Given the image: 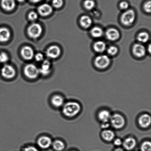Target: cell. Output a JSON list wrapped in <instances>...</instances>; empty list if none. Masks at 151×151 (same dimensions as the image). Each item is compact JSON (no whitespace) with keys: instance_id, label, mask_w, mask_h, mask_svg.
I'll return each instance as SVG.
<instances>
[{"instance_id":"obj_1","label":"cell","mask_w":151,"mask_h":151,"mask_svg":"<svg viewBox=\"0 0 151 151\" xmlns=\"http://www.w3.org/2000/svg\"><path fill=\"white\" fill-rule=\"evenodd\" d=\"M81 109L79 104L75 102H69L63 106V112L66 116L72 117L78 114Z\"/></svg>"},{"instance_id":"obj_2","label":"cell","mask_w":151,"mask_h":151,"mask_svg":"<svg viewBox=\"0 0 151 151\" xmlns=\"http://www.w3.org/2000/svg\"><path fill=\"white\" fill-rule=\"evenodd\" d=\"M135 12L132 9L126 10L121 16V23L124 26H130L134 23L135 20Z\"/></svg>"},{"instance_id":"obj_3","label":"cell","mask_w":151,"mask_h":151,"mask_svg":"<svg viewBox=\"0 0 151 151\" xmlns=\"http://www.w3.org/2000/svg\"><path fill=\"white\" fill-rule=\"evenodd\" d=\"M42 27L39 24L35 23L31 24L27 29V34L30 38L33 39L39 37L42 33Z\"/></svg>"},{"instance_id":"obj_4","label":"cell","mask_w":151,"mask_h":151,"mask_svg":"<svg viewBox=\"0 0 151 151\" xmlns=\"http://www.w3.org/2000/svg\"><path fill=\"white\" fill-rule=\"evenodd\" d=\"M24 75L30 79H35L39 75V69L35 65L29 64L25 66L24 68Z\"/></svg>"},{"instance_id":"obj_5","label":"cell","mask_w":151,"mask_h":151,"mask_svg":"<svg viewBox=\"0 0 151 151\" xmlns=\"http://www.w3.org/2000/svg\"><path fill=\"white\" fill-rule=\"evenodd\" d=\"M110 59L106 55H100L96 57L94 60L96 66L99 69H105L110 63Z\"/></svg>"},{"instance_id":"obj_6","label":"cell","mask_w":151,"mask_h":151,"mask_svg":"<svg viewBox=\"0 0 151 151\" xmlns=\"http://www.w3.org/2000/svg\"><path fill=\"white\" fill-rule=\"evenodd\" d=\"M110 120L112 126L116 129L122 128L125 124V120L123 116L119 114H115L111 116Z\"/></svg>"},{"instance_id":"obj_7","label":"cell","mask_w":151,"mask_h":151,"mask_svg":"<svg viewBox=\"0 0 151 151\" xmlns=\"http://www.w3.org/2000/svg\"><path fill=\"white\" fill-rule=\"evenodd\" d=\"M1 72L2 76L7 79L13 78L16 75V71L14 68L8 65H6L2 68Z\"/></svg>"},{"instance_id":"obj_8","label":"cell","mask_w":151,"mask_h":151,"mask_svg":"<svg viewBox=\"0 0 151 151\" xmlns=\"http://www.w3.org/2000/svg\"><path fill=\"white\" fill-rule=\"evenodd\" d=\"M61 50L59 47L55 45L49 47L46 51L47 57L52 59H55L60 55Z\"/></svg>"},{"instance_id":"obj_9","label":"cell","mask_w":151,"mask_h":151,"mask_svg":"<svg viewBox=\"0 0 151 151\" xmlns=\"http://www.w3.org/2000/svg\"><path fill=\"white\" fill-rule=\"evenodd\" d=\"M133 54L136 57L141 58L145 55L146 48L142 44H136L133 46L132 48Z\"/></svg>"},{"instance_id":"obj_10","label":"cell","mask_w":151,"mask_h":151,"mask_svg":"<svg viewBox=\"0 0 151 151\" xmlns=\"http://www.w3.org/2000/svg\"><path fill=\"white\" fill-rule=\"evenodd\" d=\"M106 38L109 41H114L119 39L120 34L117 29L111 28L106 31Z\"/></svg>"},{"instance_id":"obj_11","label":"cell","mask_w":151,"mask_h":151,"mask_svg":"<svg viewBox=\"0 0 151 151\" xmlns=\"http://www.w3.org/2000/svg\"><path fill=\"white\" fill-rule=\"evenodd\" d=\"M21 54L25 60H32L34 57V52L31 47L25 46L22 48Z\"/></svg>"},{"instance_id":"obj_12","label":"cell","mask_w":151,"mask_h":151,"mask_svg":"<svg viewBox=\"0 0 151 151\" xmlns=\"http://www.w3.org/2000/svg\"><path fill=\"white\" fill-rule=\"evenodd\" d=\"M38 11L41 15L45 16L51 14L53 11V9L51 6L45 4L40 6L38 9Z\"/></svg>"},{"instance_id":"obj_13","label":"cell","mask_w":151,"mask_h":151,"mask_svg":"<svg viewBox=\"0 0 151 151\" xmlns=\"http://www.w3.org/2000/svg\"><path fill=\"white\" fill-rule=\"evenodd\" d=\"M38 146L42 149H47L52 144L51 139L46 136L41 137L38 139L37 142Z\"/></svg>"},{"instance_id":"obj_14","label":"cell","mask_w":151,"mask_h":151,"mask_svg":"<svg viewBox=\"0 0 151 151\" xmlns=\"http://www.w3.org/2000/svg\"><path fill=\"white\" fill-rule=\"evenodd\" d=\"M151 122V117L147 114L141 115L139 119V123L140 126L143 128H146L150 125Z\"/></svg>"},{"instance_id":"obj_15","label":"cell","mask_w":151,"mask_h":151,"mask_svg":"<svg viewBox=\"0 0 151 151\" xmlns=\"http://www.w3.org/2000/svg\"><path fill=\"white\" fill-rule=\"evenodd\" d=\"M1 7L6 11H11L15 8L16 6L14 0H1Z\"/></svg>"},{"instance_id":"obj_16","label":"cell","mask_w":151,"mask_h":151,"mask_svg":"<svg viewBox=\"0 0 151 151\" xmlns=\"http://www.w3.org/2000/svg\"><path fill=\"white\" fill-rule=\"evenodd\" d=\"M51 63L49 60H44L39 69V73L44 76L48 75L51 72Z\"/></svg>"},{"instance_id":"obj_17","label":"cell","mask_w":151,"mask_h":151,"mask_svg":"<svg viewBox=\"0 0 151 151\" xmlns=\"http://www.w3.org/2000/svg\"><path fill=\"white\" fill-rule=\"evenodd\" d=\"M11 36L10 31L7 28H0V42H6L9 40Z\"/></svg>"},{"instance_id":"obj_18","label":"cell","mask_w":151,"mask_h":151,"mask_svg":"<svg viewBox=\"0 0 151 151\" xmlns=\"http://www.w3.org/2000/svg\"><path fill=\"white\" fill-rule=\"evenodd\" d=\"M136 141L133 137H129L124 140L123 145V146L127 150H131L135 147Z\"/></svg>"},{"instance_id":"obj_19","label":"cell","mask_w":151,"mask_h":151,"mask_svg":"<svg viewBox=\"0 0 151 151\" xmlns=\"http://www.w3.org/2000/svg\"><path fill=\"white\" fill-rule=\"evenodd\" d=\"M80 23L82 27L87 29L91 26L92 20L89 16L84 15L81 16L80 19Z\"/></svg>"},{"instance_id":"obj_20","label":"cell","mask_w":151,"mask_h":151,"mask_svg":"<svg viewBox=\"0 0 151 151\" xmlns=\"http://www.w3.org/2000/svg\"><path fill=\"white\" fill-rule=\"evenodd\" d=\"M95 51L98 53L104 52L106 49V45L103 41H99L95 43L93 45Z\"/></svg>"},{"instance_id":"obj_21","label":"cell","mask_w":151,"mask_h":151,"mask_svg":"<svg viewBox=\"0 0 151 151\" xmlns=\"http://www.w3.org/2000/svg\"><path fill=\"white\" fill-rule=\"evenodd\" d=\"M111 117L110 112L106 110L101 111L98 114L99 119L102 122H108L110 120Z\"/></svg>"},{"instance_id":"obj_22","label":"cell","mask_w":151,"mask_h":151,"mask_svg":"<svg viewBox=\"0 0 151 151\" xmlns=\"http://www.w3.org/2000/svg\"><path fill=\"white\" fill-rule=\"evenodd\" d=\"M102 137L106 141H111L114 138L115 134L110 130H106L102 132Z\"/></svg>"},{"instance_id":"obj_23","label":"cell","mask_w":151,"mask_h":151,"mask_svg":"<svg viewBox=\"0 0 151 151\" xmlns=\"http://www.w3.org/2000/svg\"><path fill=\"white\" fill-rule=\"evenodd\" d=\"M51 103L53 106L55 107H59L63 106L64 103V100L61 96L55 95L53 97L52 99Z\"/></svg>"},{"instance_id":"obj_24","label":"cell","mask_w":151,"mask_h":151,"mask_svg":"<svg viewBox=\"0 0 151 151\" xmlns=\"http://www.w3.org/2000/svg\"><path fill=\"white\" fill-rule=\"evenodd\" d=\"M92 36L95 38H99L102 36L103 34V29L99 27H93L90 31Z\"/></svg>"},{"instance_id":"obj_25","label":"cell","mask_w":151,"mask_h":151,"mask_svg":"<svg viewBox=\"0 0 151 151\" xmlns=\"http://www.w3.org/2000/svg\"><path fill=\"white\" fill-rule=\"evenodd\" d=\"M137 39L139 42L142 43L147 42L149 39V35L147 32H141L137 36Z\"/></svg>"},{"instance_id":"obj_26","label":"cell","mask_w":151,"mask_h":151,"mask_svg":"<svg viewBox=\"0 0 151 151\" xmlns=\"http://www.w3.org/2000/svg\"><path fill=\"white\" fill-rule=\"evenodd\" d=\"M53 147L55 150L57 151H61L64 149L65 147L64 143L60 140H56L53 144Z\"/></svg>"},{"instance_id":"obj_27","label":"cell","mask_w":151,"mask_h":151,"mask_svg":"<svg viewBox=\"0 0 151 151\" xmlns=\"http://www.w3.org/2000/svg\"><path fill=\"white\" fill-rule=\"evenodd\" d=\"M84 6L86 9L91 10L94 8L95 3L93 0H85L83 3Z\"/></svg>"},{"instance_id":"obj_28","label":"cell","mask_w":151,"mask_h":151,"mask_svg":"<svg viewBox=\"0 0 151 151\" xmlns=\"http://www.w3.org/2000/svg\"><path fill=\"white\" fill-rule=\"evenodd\" d=\"M142 151H151L150 142L146 141L143 143L141 146Z\"/></svg>"},{"instance_id":"obj_29","label":"cell","mask_w":151,"mask_h":151,"mask_svg":"<svg viewBox=\"0 0 151 151\" xmlns=\"http://www.w3.org/2000/svg\"><path fill=\"white\" fill-rule=\"evenodd\" d=\"M108 54L111 56L115 55L118 52V49L116 47L111 46L107 49Z\"/></svg>"},{"instance_id":"obj_30","label":"cell","mask_w":151,"mask_h":151,"mask_svg":"<svg viewBox=\"0 0 151 151\" xmlns=\"http://www.w3.org/2000/svg\"><path fill=\"white\" fill-rule=\"evenodd\" d=\"M8 60L9 57L7 54L4 52L0 53V63H5Z\"/></svg>"},{"instance_id":"obj_31","label":"cell","mask_w":151,"mask_h":151,"mask_svg":"<svg viewBox=\"0 0 151 151\" xmlns=\"http://www.w3.org/2000/svg\"><path fill=\"white\" fill-rule=\"evenodd\" d=\"M52 4L53 6L55 8H60L63 5V0H53Z\"/></svg>"},{"instance_id":"obj_32","label":"cell","mask_w":151,"mask_h":151,"mask_svg":"<svg viewBox=\"0 0 151 151\" xmlns=\"http://www.w3.org/2000/svg\"><path fill=\"white\" fill-rule=\"evenodd\" d=\"M38 15L35 12H31L28 15V18L29 20L34 21L38 19Z\"/></svg>"},{"instance_id":"obj_33","label":"cell","mask_w":151,"mask_h":151,"mask_svg":"<svg viewBox=\"0 0 151 151\" xmlns=\"http://www.w3.org/2000/svg\"><path fill=\"white\" fill-rule=\"evenodd\" d=\"M151 1H147L145 4H144V8L145 11L147 13H150L151 9Z\"/></svg>"},{"instance_id":"obj_34","label":"cell","mask_w":151,"mask_h":151,"mask_svg":"<svg viewBox=\"0 0 151 151\" xmlns=\"http://www.w3.org/2000/svg\"><path fill=\"white\" fill-rule=\"evenodd\" d=\"M129 5L127 1H123L119 4V7L121 9L126 10L128 8Z\"/></svg>"},{"instance_id":"obj_35","label":"cell","mask_w":151,"mask_h":151,"mask_svg":"<svg viewBox=\"0 0 151 151\" xmlns=\"http://www.w3.org/2000/svg\"><path fill=\"white\" fill-rule=\"evenodd\" d=\"M44 57L43 55L40 53H38L35 56V60L38 62L42 61L43 60Z\"/></svg>"},{"instance_id":"obj_36","label":"cell","mask_w":151,"mask_h":151,"mask_svg":"<svg viewBox=\"0 0 151 151\" xmlns=\"http://www.w3.org/2000/svg\"><path fill=\"white\" fill-rule=\"evenodd\" d=\"M24 151H38V150L36 148L32 146H29V147H26Z\"/></svg>"},{"instance_id":"obj_37","label":"cell","mask_w":151,"mask_h":151,"mask_svg":"<svg viewBox=\"0 0 151 151\" xmlns=\"http://www.w3.org/2000/svg\"><path fill=\"white\" fill-rule=\"evenodd\" d=\"M114 144H115V146H119L122 144V142L120 139L119 138L116 139L114 141Z\"/></svg>"},{"instance_id":"obj_38","label":"cell","mask_w":151,"mask_h":151,"mask_svg":"<svg viewBox=\"0 0 151 151\" xmlns=\"http://www.w3.org/2000/svg\"><path fill=\"white\" fill-rule=\"evenodd\" d=\"M101 126V128L105 129H106L109 128V125L108 122H102Z\"/></svg>"},{"instance_id":"obj_39","label":"cell","mask_w":151,"mask_h":151,"mask_svg":"<svg viewBox=\"0 0 151 151\" xmlns=\"http://www.w3.org/2000/svg\"><path fill=\"white\" fill-rule=\"evenodd\" d=\"M29 1H30L32 2L37 3L40 2V1H41L42 0H29Z\"/></svg>"},{"instance_id":"obj_40","label":"cell","mask_w":151,"mask_h":151,"mask_svg":"<svg viewBox=\"0 0 151 151\" xmlns=\"http://www.w3.org/2000/svg\"><path fill=\"white\" fill-rule=\"evenodd\" d=\"M114 151H124V150L122 149L118 148L116 149Z\"/></svg>"},{"instance_id":"obj_41","label":"cell","mask_w":151,"mask_h":151,"mask_svg":"<svg viewBox=\"0 0 151 151\" xmlns=\"http://www.w3.org/2000/svg\"><path fill=\"white\" fill-rule=\"evenodd\" d=\"M17 1H18L19 2H23V1H25V0H17Z\"/></svg>"},{"instance_id":"obj_42","label":"cell","mask_w":151,"mask_h":151,"mask_svg":"<svg viewBox=\"0 0 151 151\" xmlns=\"http://www.w3.org/2000/svg\"></svg>"}]
</instances>
